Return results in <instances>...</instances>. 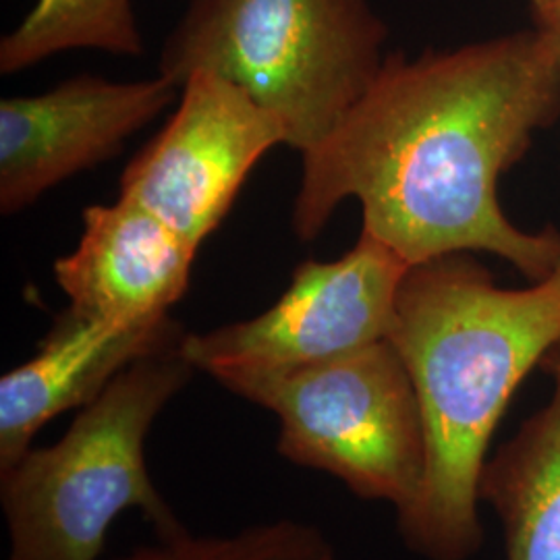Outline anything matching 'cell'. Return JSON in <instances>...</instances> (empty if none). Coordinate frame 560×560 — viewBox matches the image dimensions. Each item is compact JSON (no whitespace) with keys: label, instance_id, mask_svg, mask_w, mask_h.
I'll use <instances>...</instances> for the list:
<instances>
[{"label":"cell","instance_id":"cell-3","mask_svg":"<svg viewBox=\"0 0 560 560\" xmlns=\"http://www.w3.org/2000/svg\"><path fill=\"white\" fill-rule=\"evenodd\" d=\"M187 332L127 365L59 442L0 469L9 560H98L120 513L138 509L159 536L183 529L145 465V439L191 381Z\"/></svg>","mask_w":560,"mask_h":560},{"label":"cell","instance_id":"cell-8","mask_svg":"<svg viewBox=\"0 0 560 560\" xmlns=\"http://www.w3.org/2000/svg\"><path fill=\"white\" fill-rule=\"evenodd\" d=\"M180 94L152 80L75 75L38 96L0 102V212L13 217L46 191L119 156L122 145Z\"/></svg>","mask_w":560,"mask_h":560},{"label":"cell","instance_id":"cell-4","mask_svg":"<svg viewBox=\"0 0 560 560\" xmlns=\"http://www.w3.org/2000/svg\"><path fill=\"white\" fill-rule=\"evenodd\" d=\"M386 38L370 0H189L159 75L183 88L203 71L240 85L303 154L378 78Z\"/></svg>","mask_w":560,"mask_h":560},{"label":"cell","instance_id":"cell-13","mask_svg":"<svg viewBox=\"0 0 560 560\" xmlns=\"http://www.w3.org/2000/svg\"><path fill=\"white\" fill-rule=\"evenodd\" d=\"M115 560H339L318 525L298 520L268 521L229 536H196L185 527L159 536Z\"/></svg>","mask_w":560,"mask_h":560},{"label":"cell","instance_id":"cell-12","mask_svg":"<svg viewBox=\"0 0 560 560\" xmlns=\"http://www.w3.org/2000/svg\"><path fill=\"white\" fill-rule=\"evenodd\" d=\"M94 48L119 57H141L131 0H36L20 25L0 40V73L15 75L52 55Z\"/></svg>","mask_w":560,"mask_h":560},{"label":"cell","instance_id":"cell-9","mask_svg":"<svg viewBox=\"0 0 560 560\" xmlns=\"http://www.w3.org/2000/svg\"><path fill=\"white\" fill-rule=\"evenodd\" d=\"M198 249L148 208L119 198L83 210L75 252L55 261L69 307L113 324L161 320L185 295Z\"/></svg>","mask_w":560,"mask_h":560},{"label":"cell","instance_id":"cell-2","mask_svg":"<svg viewBox=\"0 0 560 560\" xmlns=\"http://www.w3.org/2000/svg\"><path fill=\"white\" fill-rule=\"evenodd\" d=\"M420 399L425 476L400 511L409 550L469 560L483 541L480 478L502 416L560 340V261L523 289L501 287L471 254L409 268L388 337Z\"/></svg>","mask_w":560,"mask_h":560},{"label":"cell","instance_id":"cell-14","mask_svg":"<svg viewBox=\"0 0 560 560\" xmlns=\"http://www.w3.org/2000/svg\"><path fill=\"white\" fill-rule=\"evenodd\" d=\"M536 30L560 46V0H529Z\"/></svg>","mask_w":560,"mask_h":560},{"label":"cell","instance_id":"cell-6","mask_svg":"<svg viewBox=\"0 0 560 560\" xmlns=\"http://www.w3.org/2000/svg\"><path fill=\"white\" fill-rule=\"evenodd\" d=\"M409 264L361 231L335 261H301L289 289L252 320L187 332L183 351L198 372H280L335 360L386 339Z\"/></svg>","mask_w":560,"mask_h":560},{"label":"cell","instance_id":"cell-7","mask_svg":"<svg viewBox=\"0 0 560 560\" xmlns=\"http://www.w3.org/2000/svg\"><path fill=\"white\" fill-rule=\"evenodd\" d=\"M287 143L279 117L240 85L198 71L180 88L175 115L120 177L136 201L200 249L224 221L261 156Z\"/></svg>","mask_w":560,"mask_h":560},{"label":"cell","instance_id":"cell-10","mask_svg":"<svg viewBox=\"0 0 560 560\" xmlns=\"http://www.w3.org/2000/svg\"><path fill=\"white\" fill-rule=\"evenodd\" d=\"M180 332L171 316L122 326L60 312L38 353L0 378V469L32 448L48 421L98 399L127 365Z\"/></svg>","mask_w":560,"mask_h":560},{"label":"cell","instance_id":"cell-5","mask_svg":"<svg viewBox=\"0 0 560 560\" xmlns=\"http://www.w3.org/2000/svg\"><path fill=\"white\" fill-rule=\"evenodd\" d=\"M280 421V455L326 471L355 497L397 515L420 494L425 430L405 361L388 339L295 370H224L212 376Z\"/></svg>","mask_w":560,"mask_h":560},{"label":"cell","instance_id":"cell-11","mask_svg":"<svg viewBox=\"0 0 560 560\" xmlns=\"http://www.w3.org/2000/svg\"><path fill=\"white\" fill-rule=\"evenodd\" d=\"M550 399L488 457L480 502L501 520L506 560H560V340L541 360Z\"/></svg>","mask_w":560,"mask_h":560},{"label":"cell","instance_id":"cell-1","mask_svg":"<svg viewBox=\"0 0 560 560\" xmlns=\"http://www.w3.org/2000/svg\"><path fill=\"white\" fill-rule=\"evenodd\" d=\"M560 117V46L536 27L416 59L386 55L378 78L337 127L303 152L291 226L320 235L340 201L358 200L361 231L409 266L492 254L529 282L560 261V231H525L499 180Z\"/></svg>","mask_w":560,"mask_h":560}]
</instances>
